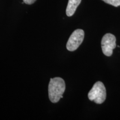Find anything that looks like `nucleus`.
<instances>
[{"label": "nucleus", "instance_id": "nucleus-6", "mask_svg": "<svg viewBox=\"0 0 120 120\" xmlns=\"http://www.w3.org/2000/svg\"><path fill=\"white\" fill-rule=\"evenodd\" d=\"M102 1L115 7H118L120 6V0H102Z\"/></svg>", "mask_w": 120, "mask_h": 120}, {"label": "nucleus", "instance_id": "nucleus-2", "mask_svg": "<svg viewBox=\"0 0 120 120\" xmlns=\"http://www.w3.org/2000/svg\"><path fill=\"white\" fill-rule=\"evenodd\" d=\"M88 97L90 101L97 104L102 103L106 98V90L104 84L100 81L96 82L88 92Z\"/></svg>", "mask_w": 120, "mask_h": 120}, {"label": "nucleus", "instance_id": "nucleus-7", "mask_svg": "<svg viewBox=\"0 0 120 120\" xmlns=\"http://www.w3.org/2000/svg\"><path fill=\"white\" fill-rule=\"evenodd\" d=\"M23 2L27 4H33L36 0H23Z\"/></svg>", "mask_w": 120, "mask_h": 120}, {"label": "nucleus", "instance_id": "nucleus-4", "mask_svg": "<svg viewBox=\"0 0 120 120\" xmlns=\"http://www.w3.org/2000/svg\"><path fill=\"white\" fill-rule=\"evenodd\" d=\"M116 37L111 34H106L103 36L101 41V47L103 54L107 56H111L113 50L116 46Z\"/></svg>", "mask_w": 120, "mask_h": 120}, {"label": "nucleus", "instance_id": "nucleus-5", "mask_svg": "<svg viewBox=\"0 0 120 120\" xmlns=\"http://www.w3.org/2000/svg\"><path fill=\"white\" fill-rule=\"evenodd\" d=\"M81 0H68L66 8V15L68 17H71L74 14L79 4H81Z\"/></svg>", "mask_w": 120, "mask_h": 120}, {"label": "nucleus", "instance_id": "nucleus-1", "mask_svg": "<svg viewBox=\"0 0 120 120\" xmlns=\"http://www.w3.org/2000/svg\"><path fill=\"white\" fill-rule=\"evenodd\" d=\"M65 89V82L62 78L51 79L49 85V96L51 102L57 103L60 98H63L62 95Z\"/></svg>", "mask_w": 120, "mask_h": 120}, {"label": "nucleus", "instance_id": "nucleus-3", "mask_svg": "<svg viewBox=\"0 0 120 120\" xmlns=\"http://www.w3.org/2000/svg\"><path fill=\"white\" fill-rule=\"evenodd\" d=\"M85 36L83 30L77 29L73 31L70 36L66 45V48L70 51L76 50L81 44Z\"/></svg>", "mask_w": 120, "mask_h": 120}]
</instances>
